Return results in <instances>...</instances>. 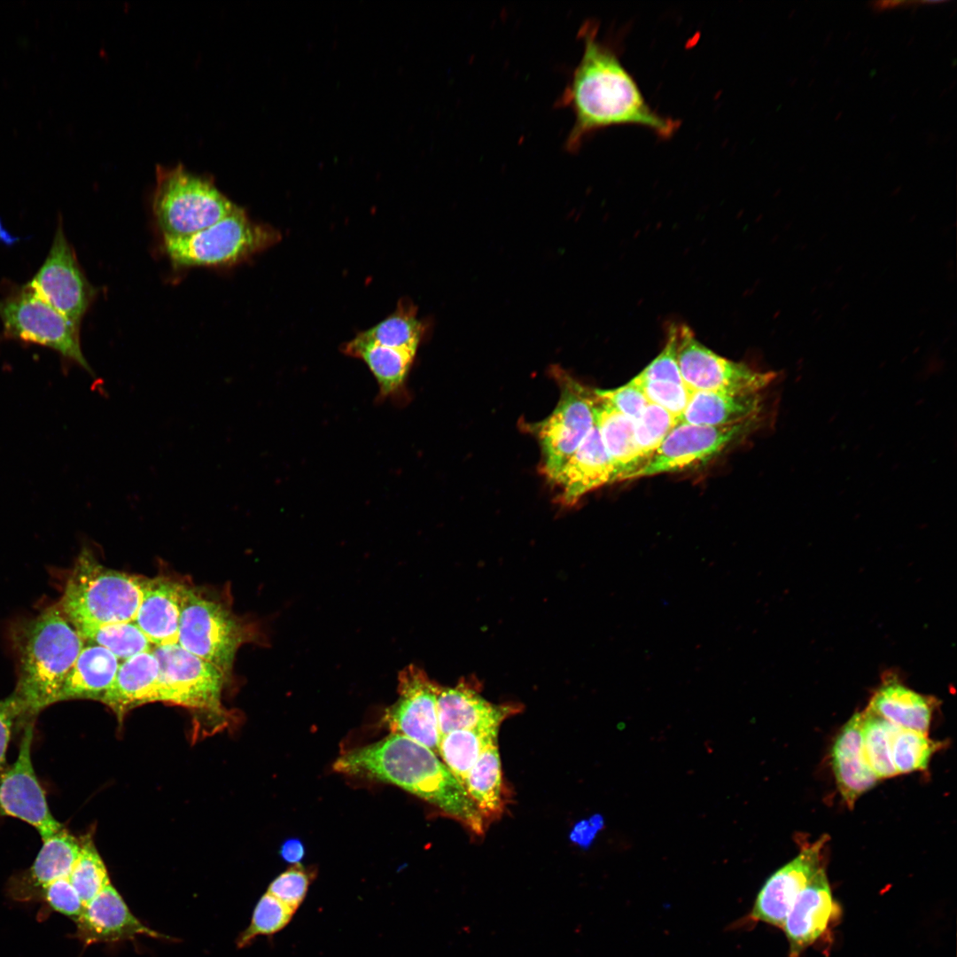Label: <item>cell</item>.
Instances as JSON below:
<instances>
[{"label":"cell","mask_w":957,"mask_h":957,"mask_svg":"<svg viewBox=\"0 0 957 957\" xmlns=\"http://www.w3.org/2000/svg\"><path fill=\"white\" fill-rule=\"evenodd\" d=\"M295 911L266 892L258 901L250 925L240 934L237 946H248L259 936H271L284 929Z\"/></svg>","instance_id":"cell-37"},{"label":"cell","mask_w":957,"mask_h":957,"mask_svg":"<svg viewBox=\"0 0 957 957\" xmlns=\"http://www.w3.org/2000/svg\"><path fill=\"white\" fill-rule=\"evenodd\" d=\"M43 840V845L29 868L34 886L44 885L68 877L81 850L80 839L71 835L64 826Z\"/></svg>","instance_id":"cell-32"},{"label":"cell","mask_w":957,"mask_h":957,"mask_svg":"<svg viewBox=\"0 0 957 957\" xmlns=\"http://www.w3.org/2000/svg\"><path fill=\"white\" fill-rule=\"evenodd\" d=\"M560 396L551 414L534 425L542 454V471L553 481L596 424L599 399L564 371L554 370Z\"/></svg>","instance_id":"cell-10"},{"label":"cell","mask_w":957,"mask_h":957,"mask_svg":"<svg viewBox=\"0 0 957 957\" xmlns=\"http://www.w3.org/2000/svg\"><path fill=\"white\" fill-rule=\"evenodd\" d=\"M929 697L890 680L873 695L868 710L892 725L927 734L932 715Z\"/></svg>","instance_id":"cell-27"},{"label":"cell","mask_w":957,"mask_h":957,"mask_svg":"<svg viewBox=\"0 0 957 957\" xmlns=\"http://www.w3.org/2000/svg\"><path fill=\"white\" fill-rule=\"evenodd\" d=\"M342 352L368 366L378 384L382 399L395 397L403 389L416 355L365 340L358 335L342 346Z\"/></svg>","instance_id":"cell-26"},{"label":"cell","mask_w":957,"mask_h":957,"mask_svg":"<svg viewBox=\"0 0 957 957\" xmlns=\"http://www.w3.org/2000/svg\"><path fill=\"white\" fill-rule=\"evenodd\" d=\"M279 239L276 230L254 222L237 206L226 217L194 234L164 237L163 247L177 267L222 266L243 261Z\"/></svg>","instance_id":"cell-7"},{"label":"cell","mask_w":957,"mask_h":957,"mask_svg":"<svg viewBox=\"0 0 957 957\" xmlns=\"http://www.w3.org/2000/svg\"><path fill=\"white\" fill-rule=\"evenodd\" d=\"M677 358L682 380L692 392H762L780 377L779 372L763 371L717 354L685 324H679Z\"/></svg>","instance_id":"cell-11"},{"label":"cell","mask_w":957,"mask_h":957,"mask_svg":"<svg viewBox=\"0 0 957 957\" xmlns=\"http://www.w3.org/2000/svg\"><path fill=\"white\" fill-rule=\"evenodd\" d=\"M552 482L560 488V501L566 506L576 504L593 490L617 482L613 463L596 424Z\"/></svg>","instance_id":"cell-20"},{"label":"cell","mask_w":957,"mask_h":957,"mask_svg":"<svg viewBox=\"0 0 957 957\" xmlns=\"http://www.w3.org/2000/svg\"><path fill=\"white\" fill-rule=\"evenodd\" d=\"M765 412L743 421L708 426L677 422L650 459L626 480L673 473L708 463L759 429Z\"/></svg>","instance_id":"cell-9"},{"label":"cell","mask_w":957,"mask_h":957,"mask_svg":"<svg viewBox=\"0 0 957 957\" xmlns=\"http://www.w3.org/2000/svg\"><path fill=\"white\" fill-rule=\"evenodd\" d=\"M679 324L668 327L665 346L634 378L642 381L665 380L684 384L678 364Z\"/></svg>","instance_id":"cell-41"},{"label":"cell","mask_w":957,"mask_h":957,"mask_svg":"<svg viewBox=\"0 0 957 957\" xmlns=\"http://www.w3.org/2000/svg\"><path fill=\"white\" fill-rule=\"evenodd\" d=\"M315 874L300 863L292 865L270 883L267 892L296 912L307 896Z\"/></svg>","instance_id":"cell-39"},{"label":"cell","mask_w":957,"mask_h":957,"mask_svg":"<svg viewBox=\"0 0 957 957\" xmlns=\"http://www.w3.org/2000/svg\"><path fill=\"white\" fill-rule=\"evenodd\" d=\"M440 689L441 685L422 668L415 665L404 667L398 674L399 696L385 709L381 723L393 734L402 735L438 755L440 735L437 702Z\"/></svg>","instance_id":"cell-13"},{"label":"cell","mask_w":957,"mask_h":957,"mask_svg":"<svg viewBox=\"0 0 957 957\" xmlns=\"http://www.w3.org/2000/svg\"><path fill=\"white\" fill-rule=\"evenodd\" d=\"M79 857L68 875V880L78 892L85 906L101 891L110 884L105 866L97 852L91 837L80 838Z\"/></svg>","instance_id":"cell-35"},{"label":"cell","mask_w":957,"mask_h":957,"mask_svg":"<svg viewBox=\"0 0 957 957\" xmlns=\"http://www.w3.org/2000/svg\"><path fill=\"white\" fill-rule=\"evenodd\" d=\"M152 651L160 665V702L222 716L221 696L227 679L219 669L178 643L153 646Z\"/></svg>","instance_id":"cell-12"},{"label":"cell","mask_w":957,"mask_h":957,"mask_svg":"<svg viewBox=\"0 0 957 957\" xmlns=\"http://www.w3.org/2000/svg\"><path fill=\"white\" fill-rule=\"evenodd\" d=\"M939 746L927 734L896 727L891 739V757L897 774L925 770Z\"/></svg>","instance_id":"cell-36"},{"label":"cell","mask_w":957,"mask_h":957,"mask_svg":"<svg viewBox=\"0 0 957 957\" xmlns=\"http://www.w3.org/2000/svg\"><path fill=\"white\" fill-rule=\"evenodd\" d=\"M32 720L14 692L0 700V770L6 766V752L15 724H27Z\"/></svg>","instance_id":"cell-43"},{"label":"cell","mask_w":957,"mask_h":957,"mask_svg":"<svg viewBox=\"0 0 957 957\" xmlns=\"http://www.w3.org/2000/svg\"><path fill=\"white\" fill-rule=\"evenodd\" d=\"M0 319L6 338L51 348L93 374L82 352L79 325L50 305L29 283L14 286L0 299Z\"/></svg>","instance_id":"cell-8"},{"label":"cell","mask_w":957,"mask_h":957,"mask_svg":"<svg viewBox=\"0 0 957 957\" xmlns=\"http://www.w3.org/2000/svg\"><path fill=\"white\" fill-rule=\"evenodd\" d=\"M261 639L255 623L245 621L222 603L186 587L177 643L212 664L227 680L239 647Z\"/></svg>","instance_id":"cell-5"},{"label":"cell","mask_w":957,"mask_h":957,"mask_svg":"<svg viewBox=\"0 0 957 957\" xmlns=\"http://www.w3.org/2000/svg\"><path fill=\"white\" fill-rule=\"evenodd\" d=\"M146 581L106 567L84 547L58 605L74 627L134 621Z\"/></svg>","instance_id":"cell-4"},{"label":"cell","mask_w":957,"mask_h":957,"mask_svg":"<svg viewBox=\"0 0 957 957\" xmlns=\"http://www.w3.org/2000/svg\"><path fill=\"white\" fill-rule=\"evenodd\" d=\"M862 713V744L867 761L880 779L897 774L891 757V739L897 726L869 710Z\"/></svg>","instance_id":"cell-34"},{"label":"cell","mask_w":957,"mask_h":957,"mask_svg":"<svg viewBox=\"0 0 957 957\" xmlns=\"http://www.w3.org/2000/svg\"><path fill=\"white\" fill-rule=\"evenodd\" d=\"M861 725L862 713L853 714L838 732L831 750L836 785L851 808L878 781L864 753Z\"/></svg>","instance_id":"cell-23"},{"label":"cell","mask_w":957,"mask_h":957,"mask_svg":"<svg viewBox=\"0 0 957 957\" xmlns=\"http://www.w3.org/2000/svg\"><path fill=\"white\" fill-rule=\"evenodd\" d=\"M83 647V639L58 604L44 610L21 629L19 679L13 692L32 719L58 702L64 682Z\"/></svg>","instance_id":"cell-3"},{"label":"cell","mask_w":957,"mask_h":957,"mask_svg":"<svg viewBox=\"0 0 957 957\" xmlns=\"http://www.w3.org/2000/svg\"><path fill=\"white\" fill-rule=\"evenodd\" d=\"M210 179L183 165L157 166L153 213L163 237H184L202 230L237 208Z\"/></svg>","instance_id":"cell-6"},{"label":"cell","mask_w":957,"mask_h":957,"mask_svg":"<svg viewBox=\"0 0 957 957\" xmlns=\"http://www.w3.org/2000/svg\"><path fill=\"white\" fill-rule=\"evenodd\" d=\"M630 381L641 388L649 403L663 408L677 420L684 412L692 393L685 384L673 381H642L634 377Z\"/></svg>","instance_id":"cell-40"},{"label":"cell","mask_w":957,"mask_h":957,"mask_svg":"<svg viewBox=\"0 0 957 957\" xmlns=\"http://www.w3.org/2000/svg\"><path fill=\"white\" fill-rule=\"evenodd\" d=\"M596 426L613 463L617 482L626 480L643 465L634 440V422L599 399Z\"/></svg>","instance_id":"cell-29"},{"label":"cell","mask_w":957,"mask_h":957,"mask_svg":"<svg viewBox=\"0 0 957 957\" xmlns=\"http://www.w3.org/2000/svg\"><path fill=\"white\" fill-rule=\"evenodd\" d=\"M75 628L83 641L105 648L121 662L153 648L135 621L81 626Z\"/></svg>","instance_id":"cell-33"},{"label":"cell","mask_w":957,"mask_h":957,"mask_svg":"<svg viewBox=\"0 0 957 957\" xmlns=\"http://www.w3.org/2000/svg\"><path fill=\"white\" fill-rule=\"evenodd\" d=\"M121 661L97 644L84 646L71 668L58 702L72 699L101 701L116 676Z\"/></svg>","instance_id":"cell-25"},{"label":"cell","mask_w":957,"mask_h":957,"mask_svg":"<svg viewBox=\"0 0 957 957\" xmlns=\"http://www.w3.org/2000/svg\"><path fill=\"white\" fill-rule=\"evenodd\" d=\"M279 852L285 862L296 865L300 864L305 856V846L299 838H288L282 844Z\"/></svg>","instance_id":"cell-45"},{"label":"cell","mask_w":957,"mask_h":957,"mask_svg":"<svg viewBox=\"0 0 957 957\" xmlns=\"http://www.w3.org/2000/svg\"><path fill=\"white\" fill-rule=\"evenodd\" d=\"M677 419L663 408L649 403L634 422V434L643 464L661 445Z\"/></svg>","instance_id":"cell-38"},{"label":"cell","mask_w":957,"mask_h":957,"mask_svg":"<svg viewBox=\"0 0 957 957\" xmlns=\"http://www.w3.org/2000/svg\"><path fill=\"white\" fill-rule=\"evenodd\" d=\"M463 788L486 826L502 815L506 794L497 743L483 751L469 771Z\"/></svg>","instance_id":"cell-28"},{"label":"cell","mask_w":957,"mask_h":957,"mask_svg":"<svg viewBox=\"0 0 957 957\" xmlns=\"http://www.w3.org/2000/svg\"><path fill=\"white\" fill-rule=\"evenodd\" d=\"M17 759L0 770V817L10 816L34 827L42 839L63 825L51 813L31 759L34 720L24 726Z\"/></svg>","instance_id":"cell-14"},{"label":"cell","mask_w":957,"mask_h":957,"mask_svg":"<svg viewBox=\"0 0 957 957\" xmlns=\"http://www.w3.org/2000/svg\"><path fill=\"white\" fill-rule=\"evenodd\" d=\"M160 665L152 650L121 662L111 687L101 701L121 722L132 709L160 702Z\"/></svg>","instance_id":"cell-22"},{"label":"cell","mask_w":957,"mask_h":957,"mask_svg":"<svg viewBox=\"0 0 957 957\" xmlns=\"http://www.w3.org/2000/svg\"><path fill=\"white\" fill-rule=\"evenodd\" d=\"M763 392H692L689 401L677 422L722 426L743 421L765 412Z\"/></svg>","instance_id":"cell-24"},{"label":"cell","mask_w":957,"mask_h":957,"mask_svg":"<svg viewBox=\"0 0 957 957\" xmlns=\"http://www.w3.org/2000/svg\"><path fill=\"white\" fill-rule=\"evenodd\" d=\"M825 842L823 836L807 845L772 874L759 891L751 913L735 927L762 922L782 928L797 896L822 868L821 850Z\"/></svg>","instance_id":"cell-16"},{"label":"cell","mask_w":957,"mask_h":957,"mask_svg":"<svg viewBox=\"0 0 957 957\" xmlns=\"http://www.w3.org/2000/svg\"><path fill=\"white\" fill-rule=\"evenodd\" d=\"M335 771L394 784L439 809L476 836L486 825L462 784L431 749L402 735L350 751L334 763Z\"/></svg>","instance_id":"cell-2"},{"label":"cell","mask_w":957,"mask_h":957,"mask_svg":"<svg viewBox=\"0 0 957 957\" xmlns=\"http://www.w3.org/2000/svg\"><path fill=\"white\" fill-rule=\"evenodd\" d=\"M75 922L79 938L86 944L117 942L139 935L166 938L143 924L111 883L84 906Z\"/></svg>","instance_id":"cell-19"},{"label":"cell","mask_w":957,"mask_h":957,"mask_svg":"<svg viewBox=\"0 0 957 957\" xmlns=\"http://www.w3.org/2000/svg\"><path fill=\"white\" fill-rule=\"evenodd\" d=\"M498 731L499 727L458 729L440 736L438 755L463 787L483 751L497 743Z\"/></svg>","instance_id":"cell-30"},{"label":"cell","mask_w":957,"mask_h":957,"mask_svg":"<svg viewBox=\"0 0 957 957\" xmlns=\"http://www.w3.org/2000/svg\"><path fill=\"white\" fill-rule=\"evenodd\" d=\"M838 909L822 867L797 896L782 924L790 945L789 957H799L821 938Z\"/></svg>","instance_id":"cell-18"},{"label":"cell","mask_w":957,"mask_h":957,"mask_svg":"<svg viewBox=\"0 0 957 957\" xmlns=\"http://www.w3.org/2000/svg\"><path fill=\"white\" fill-rule=\"evenodd\" d=\"M579 35L583 53L558 99V106L574 113L566 150L575 152L589 135L614 125H638L660 137L671 136L679 121L651 109L616 51L598 38L597 24L585 22Z\"/></svg>","instance_id":"cell-1"},{"label":"cell","mask_w":957,"mask_h":957,"mask_svg":"<svg viewBox=\"0 0 957 957\" xmlns=\"http://www.w3.org/2000/svg\"><path fill=\"white\" fill-rule=\"evenodd\" d=\"M480 691L474 677L462 678L454 687L441 686L437 702L440 736L458 729L500 727L522 710L518 704H493Z\"/></svg>","instance_id":"cell-17"},{"label":"cell","mask_w":957,"mask_h":957,"mask_svg":"<svg viewBox=\"0 0 957 957\" xmlns=\"http://www.w3.org/2000/svg\"><path fill=\"white\" fill-rule=\"evenodd\" d=\"M595 392L603 402L633 422L649 404L641 388L631 381L615 389H595Z\"/></svg>","instance_id":"cell-42"},{"label":"cell","mask_w":957,"mask_h":957,"mask_svg":"<svg viewBox=\"0 0 957 957\" xmlns=\"http://www.w3.org/2000/svg\"><path fill=\"white\" fill-rule=\"evenodd\" d=\"M29 284L55 309L80 325L95 291L66 237L61 220L48 256Z\"/></svg>","instance_id":"cell-15"},{"label":"cell","mask_w":957,"mask_h":957,"mask_svg":"<svg viewBox=\"0 0 957 957\" xmlns=\"http://www.w3.org/2000/svg\"><path fill=\"white\" fill-rule=\"evenodd\" d=\"M416 310L410 300L401 299L389 315L357 335L373 343L416 354L425 331Z\"/></svg>","instance_id":"cell-31"},{"label":"cell","mask_w":957,"mask_h":957,"mask_svg":"<svg viewBox=\"0 0 957 957\" xmlns=\"http://www.w3.org/2000/svg\"><path fill=\"white\" fill-rule=\"evenodd\" d=\"M185 590L166 577L147 579L134 621L153 646L178 642Z\"/></svg>","instance_id":"cell-21"},{"label":"cell","mask_w":957,"mask_h":957,"mask_svg":"<svg viewBox=\"0 0 957 957\" xmlns=\"http://www.w3.org/2000/svg\"><path fill=\"white\" fill-rule=\"evenodd\" d=\"M42 888L45 900L53 909L72 917L74 921L83 911L84 906L82 899L68 877L55 880Z\"/></svg>","instance_id":"cell-44"}]
</instances>
